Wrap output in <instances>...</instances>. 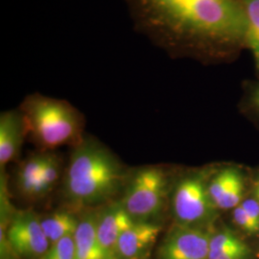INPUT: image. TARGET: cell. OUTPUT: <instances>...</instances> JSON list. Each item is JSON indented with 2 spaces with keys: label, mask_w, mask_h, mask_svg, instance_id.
I'll use <instances>...</instances> for the list:
<instances>
[{
  "label": "cell",
  "mask_w": 259,
  "mask_h": 259,
  "mask_svg": "<svg viewBox=\"0 0 259 259\" xmlns=\"http://www.w3.org/2000/svg\"><path fill=\"white\" fill-rule=\"evenodd\" d=\"M246 184L239 169L226 167L208 181V191L218 210H232L245 199Z\"/></svg>",
  "instance_id": "9"
},
{
  "label": "cell",
  "mask_w": 259,
  "mask_h": 259,
  "mask_svg": "<svg viewBox=\"0 0 259 259\" xmlns=\"http://www.w3.org/2000/svg\"><path fill=\"white\" fill-rule=\"evenodd\" d=\"M124 169L109 149L92 139L75 145L64 179V194L77 207L104 204L124 184Z\"/></svg>",
  "instance_id": "2"
},
{
  "label": "cell",
  "mask_w": 259,
  "mask_h": 259,
  "mask_svg": "<svg viewBox=\"0 0 259 259\" xmlns=\"http://www.w3.org/2000/svg\"><path fill=\"white\" fill-rule=\"evenodd\" d=\"M208 175L198 172L184 177L177 183L172 196V210L177 224L208 227L218 209L208 191Z\"/></svg>",
  "instance_id": "5"
},
{
  "label": "cell",
  "mask_w": 259,
  "mask_h": 259,
  "mask_svg": "<svg viewBox=\"0 0 259 259\" xmlns=\"http://www.w3.org/2000/svg\"><path fill=\"white\" fill-rule=\"evenodd\" d=\"M247 244L229 229L213 232L209 243L208 259H218L224 254L238 250Z\"/></svg>",
  "instance_id": "16"
},
{
  "label": "cell",
  "mask_w": 259,
  "mask_h": 259,
  "mask_svg": "<svg viewBox=\"0 0 259 259\" xmlns=\"http://www.w3.org/2000/svg\"><path fill=\"white\" fill-rule=\"evenodd\" d=\"M6 236L15 253L24 258L40 259L50 247L40 217L33 211H16L7 227Z\"/></svg>",
  "instance_id": "6"
},
{
  "label": "cell",
  "mask_w": 259,
  "mask_h": 259,
  "mask_svg": "<svg viewBox=\"0 0 259 259\" xmlns=\"http://www.w3.org/2000/svg\"><path fill=\"white\" fill-rule=\"evenodd\" d=\"M212 230L177 224L159 246L157 259H208Z\"/></svg>",
  "instance_id": "7"
},
{
  "label": "cell",
  "mask_w": 259,
  "mask_h": 259,
  "mask_svg": "<svg viewBox=\"0 0 259 259\" xmlns=\"http://www.w3.org/2000/svg\"><path fill=\"white\" fill-rule=\"evenodd\" d=\"M242 5L246 17L245 39L259 70V0H243Z\"/></svg>",
  "instance_id": "15"
},
{
  "label": "cell",
  "mask_w": 259,
  "mask_h": 259,
  "mask_svg": "<svg viewBox=\"0 0 259 259\" xmlns=\"http://www.w3.org/2000/svg\"><path fill=\"white\" fill-rule=\"evenodd\" d=\"M240 204L250 217V220L259 230V203L257 200L252 195L251 197L245 198Z\"/></svg>",
  "instance_id": "19"
},
{
  "label": "cell",
  "mask_w": 259,
  "mask_h": 259,
  "mask_svg": "<svg viewBox=\"0 0 259 259\" xmlns=\"http://www.w3.org/2000/svg\"><path fill=\"white\" fill-rule=\"evenodd\" d=\"M232 218L234 225L245 234L249 236H255L258 234V229L250 220V217L244 210L241 204L232 209Z\"/></svg>",
  "instance_id": "18"
},
{
  "label": "cell",
  "mask_w": 259,
  "mask_h": 259,
  "mask_svg": "<svg viewBox=\"0 0 259 259\" xmlns=\"http://www.w3.org/2000/svg\"><path fill=\"white\" fill-rule=\"evenodd\" d=\"M253 197L257 200L259 203V177L255 180L254 185H253Z\"/></svg>",
  "instance_id": "22"
},
{
  "label": "cell",
  "mask_w": 259,
  "mask_h": 259,
  "mask_svg": "<svg viewBox=\"0 0 259 259\" xmlns=\"http://www.w3.org/2000/svg\"><path fill=\"white\" fill-rule=\"evenodd\" d=\"M250 103H251L252 108L259 114V83L252 92L251 97H250Z\"/></svg>",
  "instance_id": "21"
},
{
  "label": "cell",
  "mask_w": 259,
  "mask_h": 259,
  "mask_svg": "<svg viewBox=\"0 0 259 259\" xmlns=\"http://www.w3.org/2000/svg\"><path fill=\"white\" fill-rule=\"evenodd\" d=\"M26 133L31 134L44 150L65 144H78L81 140V115L64 100L33 95L21 108Z\"/></svg>",
  "instance_id": "3"
},
{
  "label": "cell",
  "mask_w": 259,
  "mask_h": 259,
  "mask_svg": "<svg viewBox=\"0 0 259 259\" xmlns=\"http://www.w3.org/2000/svg\"><path fill=\"white\" fill-rule=\"evenodd\" d=\"M150 27L186 39L233 44L245 39L246 17L237 0H137Z\"/></svg>",
  "instance_id": "1"
},
{
  "label": "cell",
  "mask_w": 259,
  "mask_h": 259,
  "mask_svg": "<svg viewBox=\"0 0 259 259\" xmlns=\"http://www.w3.org/2000/svg\"><path fill=\"white\" fill-rule=\"evenodd\" d=\"M160 232L161 226L157 223L135 221L118 239L116 259H144Z\"/></svg>",
  "instance_id": "10"
},
{
  "label": "cell",
  "mask_w": 259,
  "mask_h": 259,
  "mask_svg": "<svg viewBox=\"0 0 259 259\" xmlns=\"http://www.w3.org/2000/svg\"><path fill=\"white\" fill-rule=\"evenodd\" d=\"M135 220L119 202L106 204L96 212V231L98 239L110 259H116L115 250L122 233Z\"/></svg>",
  "instance_id": "8"
},
{
  "label": "cell",
  "mask_w": 259,
  "mask_h": 259,
  "mask_svg": "<svg viewBox=\"0 0 259 259\" xmlns=\"http://www.w3.org/2000/svg\"><path fill=\"white\" fill-rule=\"evenodd\" d=\"M79 223L80 219L74 213L67 210H58L44 218L40 217L41 228L50 245L66 236H74Z\"/></svg>",
  "instance_id": "14"
},
{
  "label": "cell",
  "mask_w": 259,
  "mask_h": 259,
  "mask_svg": "<svg viewBox=\"0 0 259 259\" xmlns=\"http://www.w3.org/2000/svg\"><path fill=\"white\" fill-rule=\"evenodd\" d=\"M25 123L21 113L6 111L0 116V166L1 169L19 156L24 136Z\"/></svg>",
  "instance_id": "12"
},
{
  "label": "cell",
  "mask_w": 259,
  "mask_h": 259,
  "mask_svg": "<svg viewBox=\"0 0 259 259\" xmlns=\"http://www.w3.org/2000/svg\"><path fill=\"white\" fill-rule=\"evenodd\" d=\"M250 256H251V250L250 247L247 245L238 250L230 251L220 256L218 259H249Z\"/></svg>",
  "instance_id": "20"
},
{
  "label": "cell",
  "mask_w": 259,
  "mask_h": 259,
  "mask_svg": "<svg viewBox=\"0 0 259 259\" xmlns=\"http://www.w3.org/2000/svg\"><path fill=\"white\" fill-rule=\"evenodd\" d=\"M40 259H75L74 236H66L50 245Z\"/></svg>",
  "instance_id": "17"
},
{
  "label": "cell",
  "mask_w": 259,
  "mask_h": 259,
  "mask_svg": "<svg viewBox=\"0 0 259 259\" xmlns=\"http://www.w3.org/2000/svg\"><path fill=\"white\" fill-rule=\"evenodd\" d=\"M75 259H110L98 239L96 211L84 213L74 235Z\"/></svg>",
  "instance_id": "13"
},
{
  "label": "cell",
  "mask_w": 259,
  "mask_h": 259,
  "mask_svg": "<svg viewBox=\"0 0 259 259\" xmlns=\"http://www.w3.org/2000/svg\"><path fill=\"white\" fill-rule=\"evenodd\" d=\"M50 152H41L26 158L16 174V185L19 194L28 201H37L47 194L44 190L41 175Z\"/></svg>",
  "instance_id": "11"
},
{
  "label": "cell",
  "mask_w": 259,
  "mask_h": 259,
  "mask_svg": "<svg viewBox=\"0 0 259 259\" xmlns=\"http://www.w3.org/2000/svg\"><path fill=\"white\" fill-rule=\"evenodd\" d=\"M166 172L157 166L140 168L128 182L121 203L137 222H155L161 214L168 192Z\"/></svg>",
  "instance_id": "4"
}]
</instances>
